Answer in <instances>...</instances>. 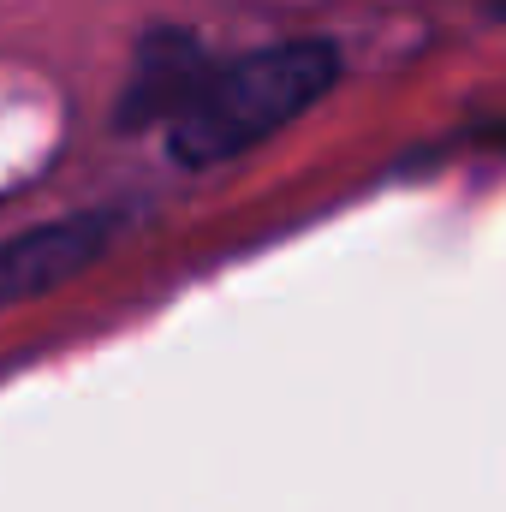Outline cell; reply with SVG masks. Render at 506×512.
Returning <instances> with one entry per match:
<instances>
[{"mask_svg":"<svg viewBox=\"0 0 506 512\" xmlns=\"http://www.w3.org/2000/svg\"><path fill=\"white\" fill-rule=\"evenodd\" d=\"M340 84V48L322 36L274 42L221 66H197L191 90L167 120V149L179 167H221L304 120Z\"/></svg>","mask_w":506,"mask_h":512,"instance_id":"cell-1","label":"cell"},{"mask_svg":"<svg viewBox=\"0 0 506 512\" xmlns=\"http://www.w3.org/2000/svg\"><path fill=\"white\" fill-rule=\"evenodd\" d=\"M114 233H120V215L84 209V215H60L48 227H30V233L6 239L0 245V304H24V298H42V292L66 286L72 274H84L114 245Z\"/></svg>","mask_w":506,"mask_h":512,"instance_id":"cell-2","label":"cell"},{"mask_svg":"<svg viewBox=\"0 0 506 512\" xmlns=\"http://www.w3.org/2000/svg\"><path fill=\"white\" fill-rule=\"evenodd\" d=\"M495 6H501V12H506V0H495Z\"/></svg>","mask_w":506,"mask_h":512,"instance_id":"cell-3","label":"cell"}]
</instances>
